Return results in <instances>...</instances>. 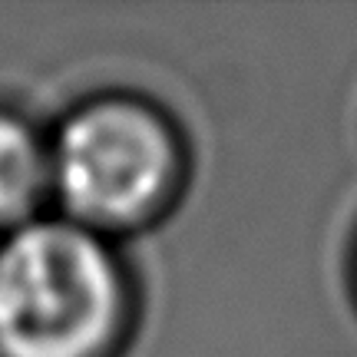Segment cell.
<instances>
[{"label": "cell", "instance_id": "obj_1", "mask_svg": "<svg viewBox=\"0 0 357 357\" xmlns=\"http://www.w3.org/2000/svg\"><path fill=\"white\" fill-rule=\"evenodd\" d=\"M129 284L106 235L40 215L0 238V357H109Z\"/></svg>", "mask_w": 357, "mask_h": 357}, {"label": "cell", "instance_id": "obj_2", "mask_svg": "<svg viewBox=\"0 0 357 357\" xmlns=\"http://www.w3.org/2000/svg\"><path fill=\"white\" fill-rule=\"evenodd\" d=\"M60 215L113 238L169 212L185 182V149L169 116L136 96H100L50 139Z\"/></svg>", "mask_w": 357, "mask_h": 357}, {"label": "cell", "instance_id": "obj_3", "mask_svg": "<svg viewBox=\"0 0 357 357\" xmlns=\"http://www.w3.org/2000/svg\"><path fill=\"white\" fill-rule=\"evenodd\" d=\"M50 199V142L26 119L0 109V229L3 235L40 218Z\"/></svg>", "mask_w": 357, "mask_h": 357}, {"label": "cell", "instance_id": "obj_4", "mask_svg": "<svg viewBox=\"0 0 357 357\" xmlns=\"http://www.w3.org/2000/svg\"><path fill=\"white\" fill-rule=\"evenodd\" d=\"M354 284H357V265H354Z\"/></svg>", "mask_w": 357, "mask_h": 357}]
</instances>
